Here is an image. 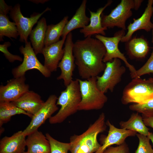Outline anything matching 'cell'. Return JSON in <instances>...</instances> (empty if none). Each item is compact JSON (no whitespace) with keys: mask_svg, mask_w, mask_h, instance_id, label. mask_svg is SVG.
<instances>
[{"mask_svg":"<svg viewBox=\"0 0 153 153\" xmlns=\"http://www.w3.org/2000/svg\"><path fill=\"white\" fill-rule=\"evenodd\" d=\"M73 52L81 78L86 80L96 77L105 70L106 64L103 60L106 50L99 40L89 36L77 40L74 43Z\"/></svg>","mask_w":153,"mask_h":153,"instance_id":"1","label":"cell"},{"mask_svg":"<svg viewBox=\"0 0 153 153\" xmlns=\"http://www.w3.org/2000/svg\"><path fill=\"white\" fill-rule=\"evenodd\" d=\"M105 114L101 113L98 118L84 132L80 135L74 134L70 138L71 153H94L101 144L97 140L99 134L105 131L107 126Z\"/></svg>","mask_w":153,"mask_h":153,"instance_id":"2","label":"cell"},{"mask_svg":"<svg viewBox=\"0 0 153 153\" xmlns=\"http://www.w3.org/2000/svg\"><path fill=\"white\" fill-rule=\"evenodd\" d=\"M81 99L80 86L78 79L73 80L60 93L57 101L60 108L55 115L49 119L51 124L60 123L68 117L78 110Z\"/></svg>","mask_w":153,"mask_h":153,"instance_id":"3","label":"cell"},{"mask_svg":"<svg viewBox=\"0 0 153 153\" xmlns=\"http://www.w3.org/2000/svg\"><path fill=\"white\" fill-rule=\"evenodd\" d=\"M153 99V78L147 79H132L124 88L121 99L122 103L141 104Z\"/></svg>","mask_w":153,"mask_h":153,"instance_id":"4","label":"cell"},{"mask_svg":"<svg viewBox=\"0 0 153 153\" xmlns=\"http://www.w3.org/2000/svg\"><path fill=\"white\" fill-rule=\"evenodd\" d=\"M81 96L78 110H98L102 109L108 98L97 88L96 77L84 80L78 79Z\"/></svg>","mask_w":153,"mask_h":153,"instance_id":"5","label":"cell"},{"mask_svg":"<svg viewBox=\"0 0 153 153\" xmlns=\"http://www.w3.org/2000/svg\"><path fill=\"white\" fill-rule=\"evenodd\" d=\"M106 67L103 74L96 78V85L99 89L105 94L108 90L112 92L116 86L120 82L126 71L125 67L122 65L121 60L114 58L105 63Z\"/></svg>","mask_w":153,"mask_h":153,"instance_id":"6","label":"cell"},{"mask_svg":"<svg viewBox=\"0 0 153 153\" xmlns=\"http://www.w3.org/2000/svg\"><path fill=\"white\" fill-rule=\"evenodd\" d=\"M134 8V0H122L109 14H102V26L107 28L116 27L126 30V22L132 16L131 10Z\"/></svg>","mask_w":153,"mask_h":153,"instance_id":"7","label":"cell"},{"mask_svg":"<svg viewBox=\"0 0 153 153\" xmlns=\"http://www.w3.org/2000/svg\"><path fill=\"white\" fill-rule=\"evenodd\" d=\"M19 50L24 59L22 64L12 69L14 78L24 75L27 71L33 69L38 70L45 77L50 76L51 73L39 61L30 42L26 43L24 47L21 46Z\"/></svg>","mask_w":153,"mask_h":153,"instance_id":"8","label":"cell"},{"mask_svg":"<svg viewBox=\"0 0 153 153\" xmlns=\"http://www.w3.org/2000/svg\"><path fill=\"white\" fill-rule=\"evenodd\" d=\"M125 30L121 29L116 32L112 37H106L99 34L95 35L96 39L101 41L104 45L106 52L103 61L105 63L112 61L114 58L122 60L130 71V74L134 73L136 69L128 61L123 54L119 50L118 45L122 38L125 35Z\"/></svg>","mask_w":153,"mask_h":153,"instance_id":"9","label":"cell"},{"mask_svg":"<svg viewBox=\"0 0 153 153\" xmlns=\"http://www.w3.org/2000/svg\"><path fill=\"white\" fill-rule=\"evenodd\" d=\"M50 10V8L47 7L41 13H35L28 18L22 14L20 4L17 3L12 8L9 13L10 16L16 24L20 42L26 43L28 42V37L34 25L44 13Z\"/></svg>","mask_w":153,"mask_h":153,"instance_id":"10","label":"cell"},{"mask_svg":"<svg viewBox=\"0 0 153 153\" xmlns=\"http://www.w3.org/2000/svg\"><path fill=\"white\" fill-rule=\"evenodd\" d=\"M64 43V54L58 66L61 70V73L57 79L58 80H63L65 86L66 87L73 80V72L75 64L73 52L74 43L71 32L67 36Z\"/></svg>","mask_w":153,"mask_h":153,"instance_id":"11","label":"cell"},{"mask_svg":"<svg viewBox=\"0 0 153 153\" xmlns=\"http://www.w3.org/2000/svg\"><path fill=\"white\" fill-rule=\"evenodd\" d=\"M55 95H50L39 110L33 115L29 124L23 131V135L26 137L36 130L48 119L58 109L56 104L58 99Z\"/></svg>","mask_w":153,"mask_h":153,"instance_id":"12","label":"cell"},{"mask_svg":"<svg viewBox=\"0 0 153 153\" xmlns=\"http://www.w3.org/2000/svg\"><path fill=\"white\" fill-rule=\"evenodd\" d=\"M25 75L14 78L0 86V102H11L29 91V85L25 83Z\"/></svg>","mask_w":153,"mask_h":153,"instance_id":"13","label":"cell"},{"mask_svg":"<svg viewBox=\"0 0 153 153\" xmlns=\"http://www.w3.org/2000/svg\"><path fill=\"white\" fill-rule=\"evenodd\" d=\"M153 0H149L147 7L141 16L137 19H133L132 23H130L127 27L128 31L122 38L121 42H127L131 38L133 33L136 31L143 29L147 32L153 28V24L150 21L153 13Z\"/></svg>","mask_w":153,"mask_h":153,"instance_id":"14","label":"cell"},{"mask_svg":"<svg viewBox=\"0 0 153 153\" xmlns=\"http://www.w3.org/2000/svg\"><path fill=\"white\" fill-rule=\"evenodd\" d=\"M106 124L109 127L108 134L102 141L100 148L94 153H103L108 147L115 144L120 145L125 142L127 138L135 136L137 134V132L133 130L117 128L109 120Z\"/></svg>","mask_w":153,"mask_h":153,"instance_id":"15","label":"cell"},{"mask_svg":"<svg viewBox=\"0 0 153 153\" xmlns=\"http://www.w3.org/2000/svg\"><path fill=\"white\" fill-rule=\"evenodd\" d=\"M66 37L58 42L44 47L41 54L44 57V66L51 73L56 71L59 62L64 54L62 47Z\"/></svg>","mask_w":153,"mask_h":153,"instance_id":"16","label":"cell"},{"mask_svg":"<svg viewBox=\"0 0 153 153\" xmlns=\"http://www.w3.org/2000/svg\"><path fill=\"white\" fill-rule=\"evenodd\" d=\"M12 7L8 5L4 0L0 1V40L6 36L16 39L19 34L15 23L9 20L7 14Z\"/></svg>","mask_w":153,"mask_h":153,"instance_id":"17","label":"cell"},{"mask_svg":"<svg viewBox=\"0 0 153 153\" xmlns=\"http://www.w3.org/2000/svg\"><path fill=\"white\" fill-rule=\"evenodd\" d=\"M44 102L38 94L33 91L29 90L11 102L33 116L39 110Z\"/></svg>","mask_w":153,"mask_h":153,"instance_id":"18","label":"cell"},{"mask_svg":"<svg viewBox=\"0 0 153 153\" xmlns=\"http://www.w3.org/2000/svg\"><path fill=\"white\" fill-rule=\"evenodd\" d=\"M26 137L20 131L10 137L3 138L0 141V153H23L26 146Z\"/></svg>","mask_w":153,"mask_h":153,"instance_id":"19","label":"cell"},{"mask_svg":"<svg viewBox=\"0 0 153 153\" xmlns=\"http://www.w3.org/2000/svg\"><path fill=\"white\" fill-rule=\"evenodd\" d=\"M112 2V0L108 1L103 7L99 8L96 12L89 10L90 16V23L80 30V32L83 34L85 37L95 34L105 35V31L107 28L103 27L102 25L101 15L103 10Z\"/></svg>","mask_w":153,"mask_h":153,"instance_id":"20","label":"cell"},{"mask_svg":"<svg viewBox=\"0 0 153 153\" xmlns=\"http://www.w3.org/2000/svg\"><path fill=\"white\" fill-rule=\"evenodd\" d=\"M27 136L26 143L27 152L30 153H50L49 142L41 132L37 130Z\"/></svg>","mask_w":153,"mask_h":153,"instance_id":"21","label":"cell"},{"mask_svg":"<svg viewBox=\"0 0 153 153\" xmlns=\"http://www.w3.org/2000/svg\"><path fill=\"white\" fill-rule=\"evenodd\" d=\"M87 0H83L72 18L67 23L63 30L61 37H66L71 31L75 29L83 28L88 25L90 18L86 14Z\"/></svg>","mask_w":153,"mask_h":153,"instance_id":"22","label":"cell"},{"mask_svg":"<svg viewBox=\"0 0 153 153\" xmlns=\"http://www.w3.org/2000/svg\"><path fill=\"white\" fill-rule=\"evenodd\" d=\"M127 53L131 59L140 60L146 56L149 50L148 42L143 37L131 38L126 42Z\"/></svg>","mask_w":153,"mask_h":153,"instance_id":"23","label":"cell"},{"mask_svg":"<svg viewBox=\"0 0 153 153\" xmlns=\"http://www.w3.org/2000/svg\"><path fill=\"white\" fill-rule=\"evenodd\" d=\"M47 26L46 19L42 17L31 31L30 39L32 48L36 55L41 53L44 47V41Z\"/></svg>","mask_w":153,"mask_h":153,"instance_id":"24","label":"cell"},{"mask_svg":"<svg viewBox=\"0 0 153 153\" xmlns=\"http://www.w3.org/2000/svg\"><path fill=\"white\" fill-rule=\"evenodd\" d=\"M121 128L132 130L139 134L148 136L149 129L145 125L142 116L139 113H133L127 121H121L119 123Z\"/></svg>","mask_w":153,"mask_h":153,"instance_id":"25","label":"cell"},{"mask_svg":"<svg viewBox=\"0 0 153 153\" xmlns=\"http://www.w3.org/2000/svg\"><path fill=\"white\" fill-rule=\"evenodd\" d=\"M68 16H65L58 23L47 26L44 41V47L48 46L59 41L64 28L68 22Z\"/></svg>","mask_w":153,"mask_h":153,"instance_id":"26","label":"cell"},{"mask_svg":"<svg viewBox=\"0 0 153 153\" xmlns=\"http://www.w3.org/2000/svg\"><path fill=\"white\" fill-rule=\"evenodd\" d=\"M24 114L31 118L33 115L12 104L11 102H0V127L8 122L11 117L18 114Z\"/></svg>","mask_w":153,"mask_h":153,"instance_id":"27","label":"cell"},{"mask_svg":"<svg viewBox=\"0 0 153 153\" xmlns=\"http://www.w3.org/2000/svg\"><path fill=\"white\" fill-rule=\"evenodd\" d=\"M129 108L132 111L141 113L143 117L153 116V99L143 103H133Z\"/></svg>","mask_w":153,"mask_h":153,"instance_id":"28","label":"cell"},{"mask_svg":"<svg viewBox=\"0 0 153 153\" xmlns=\"http://www.w3.org/2000/svg\"><path fill=\"white\" fill-rule=\"evenodd\" d=\"M45 136L50 144V153H68L69 151V143L58 141L52 137L48 133H46Z\"/></svg>","mask_w":153,"mask_h":153,"instance_id":"29","label":"cell"},{"mask_svg":"<svg viewBox=\"0 0 153 153\" xmlns=\"http://www.w3.org/2000/svg\"><path fill=\"white\" fill-rule=\"evenodd\" d=\"M153 74V47L151 55L146 63L133 73L130 74L132 79L140 78L143 75Z\"/></svg>","mask_w":153,"mask_h":153,"instance_id":"30","label":"cell"},{"mask_svg":"<svg viewBox=\"0 0 153 153\" xmlns=\"http://www.w3.org/2000/svg\"><path fill=\"white\" fill-rule=\"evenodd\" d=\"M136 135L139 140V144L135 153H153V149L148 137L139 133L137 134Z\"/></svg>","mask_w":153,"mask_h":153,"instance_id":"31","label":"cell"},{"mask_svg":"<svg viewBox=\"0 0 153 153\" xmlns=\"http://www.w3.org/2000/svg\"><path fill=\"white\" fill-rule=\"evenodd\" d=\"M10 45L11 43L9 42H5L3 44H0V51L3 53L5 58L10 63H13L15 61H23L22 58L19 56L13 55L9 52L8 48Z\"/></svg>","mask_w":153,"mask_h":153,"instance_id":"32","label":"cell"},{"mask_svg":"<svg viewBox=\"0 0 153 153\" xmlns=\"http://www.w3.org/2000/svg\"><path fill=\"white\" fill-rule=\"evenodd\" d=\"M103 153H129V151L128 145L125 142L116 146H110Z\"/></svg>","mask_w":153,"mask_h":153,"instance_id":"33","label":"cell"},{"mask_svg":"<svg viewBox=\"0 0 153 153\" xmlns=\"http://www.w3.org/2000/svg\"><path fill=\"white\" fill-rule=\"evenodd\" d=\"M143 118L145 125L153 129V116L143 117Z\"/></svg>","mask_w":153,"mask_h":153,"instance_id":"34","label":"cell"},{"mask_svg":"<svg viewBox=\"0 0 153 153\" xmlns=\"http://www.w3.org/2000/svg\"><path fill=\"white\" fill-rule=\"evenodd\" d=\"M143 1V0H134V9L135 10H137L139 9Z\"/></svg>","mask_w":153,"mask_h":153,"instance_id":"35","label":"cell"},{"mask_svg":"<svg viewBox=\"0 0 153 153\" xmlns=\"http://www.w3.org/2000/svg\"><path fill=\"white\" fill-rule=\"evenodd\" d=\"M31 2L35 3L36 4H38L39 3H43L45 2L48 1V0H30Z\"/></svg>","mask_w":153,"mask_h":153,"instance_id":"36","label":"cell"},{"mask_svg":"<svg viewBox=\"0 0 153 153\" xmlns=\"http://www.w3.org/2000/svg\"><path fill=\"white\" fill-rule=\"evenodd\" d=\"M148 137L152 141L153 146V133L150 132Z\"/></svg>","mask_w":153,"mask_h":153,"instance_id":"37","label":"cell"},{"mask_svg":"<svg viewBox=\"0 0 153 153\" xmlns=\"http://www.w3.org/2000/svg\"><path fill=\"white\" fill-rule=\"evenodd\" d=\"M152 43H153V28L152 29Z\"/></svg>","mask_w":153,"mask_h":153,"instance_id":"38","label":"cell"},{"mask_svg":"<svg viewBox=\"0 0 153 153\" xmlns=\"http://www.w3.org/2000/svg\"><path fill=\"white\" fill-rule=\"evenodd\" d=\"M29 153V152H28L27 151V152H25L24 151V152H23V153Z\"/></svg>","mask_w":153,"mask_h":153,"instance_id":"39","label":"cell"}]
</instances>
